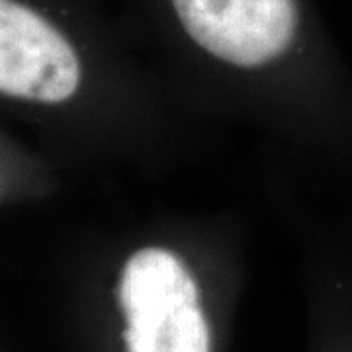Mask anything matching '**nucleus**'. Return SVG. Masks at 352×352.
<instances>
[{
	"label": "nucleus",
	"instance_id": "obj_1",
	"mask_svg": "<svg viewBox=\"0 0 352 352\" xmlns=\"http://www.w3.org/2000/svg\"><path fill=\"white\" fill-rule=\"evenodd\" d=\"M127 352H210L194 278L170 251H138L122 272Z\"/></svg>",
	"mask_w": 352,
	"mask_h": 352
},
{
	"label": "nucleus",
	"instance_id": "obj_2",
	"mask_svg": "<svg viewBox=\"0 0 352 352\" xmlns=\"http://www.w3.org/2000/svg\"><path fill=\"white\" fill-rule=\"evenodd\" d=\"M80 82L69 39L45 16L20 0H0V94L59 104Z\"/></svg>",
	"mask_w": 352,
	"mask_h": 352
},
{
	"label": "nucleus",
	"instance_id": "obj_3",
	"mask_svg": "<svg viewBox=\"0 0 352 352\" xmlns=\"http://www.w3.org/2000/svg\"><path fill=\"white\" fill-rule=\"evenodd\" d=\"M200 47L239 67H258L282 55L298 28L294 0H173Z\"/></svg>",
	"mask_w": 352,
	"mask_h": 352
}]
</instances>
